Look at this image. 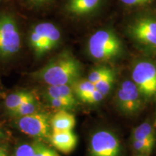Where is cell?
<instances>
[{"mask_svg": "<svg viewBox=\"0 0 156 156\" xmlns=\"http://www.w3.org/2000/svg\"><path fill=\"white\" fill-rule=\"evenodd\" d=\"M83 66L69 51H62L35 73L34 77L48 85H70L81 78Z\"/></svg>", "mask_w": 156, "mask_h": 156, "instance_id": "1", "label": "cell"}, {"mask_svg": "<svg viewBox=\"0 0 156 156\" xmlns=\"http://www.w3.org/2000/svg\"><path fill=\"white\" fill-rule=\"evenodd\" d=\"M87 49L93 60L103 64L116 61L124 53L122 41L114 30L108 28L98 30L91 35Z\"/></svg>", "mask_w": 156, "mask_h": 156, "instance_id": "2", "label": "cell"}, {"mask_svg": "<svg viewBox=\"0 0 156 156\" xmlns=\"http://www.w3.org/2000/svg\"><path fill=\"white\" fill-rule=\"evenodd\" d=\"M114 103L120 114L128 118L139 114L147 103L131 78H126L119 82Z\"/></svg>", "mask_w": 156, "mask_h": 156, "instance_id": "3", "label": "cell"}, {"mask_svg": "<svg viewBox=\"0 0 156 156\" xmlns=\"http://www.w3.org/2000/svg\"><path fill=\"white\" fill-rule=\"evenodd\" d=\"M130 78L147 103L156 100V62L151 58L140 57L132 64Z\"/></svg>", "mask_w": 156, "mask_h": 156, "instance_id": "4", "label": "cell"}, {"mask_svg": "<svg viewBox=\"0 0 156 156\" xmlns=\"http://www.w3.org/2000/svg\"><path fill=\"white\" fill-rule=\"evenodd\" d=\"M126 31L140 49L147 53H156V15L136 17L128 25Z\"/></svg>", "mask_w": 156, "mask_h": 156, "instance_id": "5", "label": "cell"}, {"mask_svg": "<svg viewBox=\"0 0 156 156\" xmlns=\"http://www.w3.org/2000/svg\"><path fill=\"white\" fill-rule=\"evenodd\" d=\"M89 156H123L124 146L118 134L110 129H98L91 134Z\"/></svg>", "mask_w": 156, "mask_h": 156, "instance_id": "6", "label": "cell"}, {"mask_svg": "<svg viewBox=\"0 0 156 156\" xmlns=\"http://www.w3.org/2000/svg\"><path fill=\"white\" fill-rule=\"evenodd\" d=\"M20 36L15 20L9 15L0 17V55L10 56L18 51Z\"/></svg>", "mask_w": 156, "mask_h": 156, "instance_id": "7", "label": "cell"}, {"mask_svg": "<svg viewBox=\"0 0 156 156\" xmlns=\"http://www.w3.org/2000/svg\"><path fill=\"white\" fill-rule=\"evenodd\" d=\"M17 126L21 132L33 137L49 139L51 134L49 116L44 113L36 112L20 117Z\"/></svg>", "mask_w": 156, "mask_h": 156, "instance_id": "8", "label": "cell"}, {"mask_svg": "<svg viewBox=\"0 0 156 156\" xmlns=\"http://www.w3.org/2000/svg\"><path fill=\"white\" fill-rule=\"evenodd\" d=\"M54 26L55 25L51 23H39L31 31L30 44L38 56H41L48 52V38Z\"/></svg>", "mask_w": 156, "mask_h": 156, "instance_id": "9", "label": "cell"}, {"mask_svg": "<svg viewBox=\"0 0 156 156\" xmlns=\"http://www.w3.org/2000/svg\"><path fill=\"white\" fill-rule=\"evenodd\" d=\"M51 143L58 151L64 154H69L77 147V136L73 131L51 132Z\"/></svg>", "mask_w": 156, "mask_h": 156, "instance_id": "10", "label": "cell"}, {"mask_svg": "<svg viewBox=\"0 0 156 156\" xmlns=\"http://www.w3.org/2000/svg\"><path fill=\"white\" fill-rule=\"evenodd\" d=\"M52 132L72 131L76 124L75 117L69 111L59 110L50 119Z\"/></svg>", "mask_w": 156, "mask_h": 156, "instance_id": "11", "label": "cell"}, {"mask_svg": "<svg viewBox=\"0 0 156 156\" xmlns=\"http://www.w3.org/2000/svg\"><path fill=\"white\" fill-rule=\"evenodd\" d=\"M102 0H68L67 9L71 14L83 16L97 10Z\"/></svg>", "mask_w": 156, "mask_h": 156, "instance_id": "12", "label": "cell"}, {"mask_svg": "<svg viewBox=\"0 0 156 156\" xmlns=\"http://www.w3.org/2000/svg\"><path fill=\"white\" fill-rule=\"evenodd\" d=\"M129 140H142L148 143L155 145V125L151 121H145L132 130Z\"/></svg>", "mask_w": 156, "mask_h": 156, "instance_id": "13", "label": "cell"}, {"mask_svg": "<svg viewBox=\"0 0 156 156\" xmlns=\"http://www.w3.org/2000/svg\"><path fill=\"white\" fill-rule=\"evenodd\" d=\"M47 98H58L65 99L70 102L78 104L77 98L75 95L72 85H48L46 91Z\"/></svg>", "mask_w": 156, "mask_h": 156, "instance_id": "14", "label": "cell"}, {"mask_svg": "<svg viewBox=\"0 0 156 156\" xmlns=\"http://www.w3.org/2000/svg\"><path fill=\"white\" fill-rule=\"evenodd\" d=\"M33 98H34V95L31 93L26 91H20V92L12 93L7 97L5 100L6 108L12 113Z\"/></svg>", "mask_w": 156, "mask_h": 156, "instance_id": "15", "label": "cell"}, {"mask_svg": "<svg viewBox=\"0 0 156 156\" xmlns=\"http://www.w3.org/2000/svg\"><path fill=\"white\" fill-rule=\"evenodd\" d=\"M117 81L116 71L114 69L112 72L104 76L101 80L95 84V89L100 92L105 98L108 96L115 88Z\"/></svg>", "mask_w": 156, "mask_h": 156, "instance_id": "16", "label": "cell"}, {"mask_svg": "<svg viewBox=\"0 0 156 156\" xmlns=\"http://www.w3.org/2000/svg\"><path fill=\"white\" fill-rule=\"evenodd\" d=\"M71 85L77 98L81 101L95 89L94 84L90 82L87 78H80Z\"/></svg>", "mask_w": 156, "mask_h": 156, "instance_id": "17", "label": "cell"}, {"mask_svg": "<svg viewBox=\"0 0 156 156\" xmlns=\"http://www.w3.org/2000/svg\"><path fill=\"white\" fill-rule=\"evenodd\" d=\"M130 147L134 155L151 156L155 145L145 142L142 140H129Z\"/></svg>", "mask_w": 156, "mask_h": 156, "instance_id": "18", "label": "cell"}, {"mask_svg": "<svg viewBox=\"0 0 156 156\" xmlns=\"http://www.w3.org/2000/svg\"><path fill=\"white\" fill-rule=\"evenodd\" d=\"M113 69H114V68L111 67L110 65H108V64H101V65L93 68L87 75V79L95 85L97 82L101 80L104 76H106L107 74L112 72Z\"/></svg>", "mask_w": 156, "mask_h": 156, "instance_id": "19", "label": "cell"}, {"mask_svg": "<svg viewBox=\"0 0 156 156\" xmlns=\"http://www.w3.org/2000/svg\"><path fill=\"white\" fill-rule=\"evenodd\" d=\"M37 109H38V104L34 97L21 105L19 108H17L11 114L17 117H22L34 114L37 112Z\"/></svg>", "mask_w": 156, "mask_h": 156, "instance_id": "20", "label": "cell"}, {"mask_svg": "<svg viewBox=\"0 0 156 156\" xmlns=\"http://www.w3.org/2000/svg\"><path fill=\"white\" fill-rule=\"evenodd\" d=\"M50 106L56 110H73L77 106L75 103L70 102L65 99L58 98H47Z\"/></svg>", "mask_w": 156, "mask_h": 156, "instance_id": "21", "label": "cell"}, {"mask_svg": "<svg viewBox=\"0 0 156 156\" xmlns=\"http://www.w3.org/2000/svg\"><path fill=\"white\" fill-rule=\"evenodd\" d=\"M33 146L34 148V156H60L55 151L46 147L41 142H36Z\"/></svg>", "mask_w": 156, "mask_h": 156, "instance_id": "22", "label": "cell"}, {"mask_svg": "<svg viewBox=\"0 0 156 156\" xmlns=\"http://www.w3.org/2000/svg\"><path fill=\"white\" fill-rule=\"evenodd\" d=\"M104 99L105 97L98 90L95 89L87 97H85L82 101V102L88 103V104H98L102 102Z\"/></svg>", "mask_w": 156, "mask_h": 156, "instance_id": "23", "label": "cell"}, {"mask_svg": "<svg viewBox=\"0 0 156 156\" xmlns=\"http://www.w3.org/2000/svg\"><path fill=\"white\" fill-rule=\"evenodd\" d=\"M14 156H34V146L29 144H22L15 149Z\"/></svg>", "mask_w": 156, "mask_h": 156, "instance_id": "24", "label": "cell"}, {"mask_svg": "<svg viewBox=\"0 0 156 156\" xmlns=\"http://www.w3.org/2000/svg\"><path fill=\"white\" fill-rule=\"evenodd\" d=\"M120 1L125 5L135 7V6L147 5V4L151 2L152 0H120Z\"/></svg>", "mask_w": 156, "mask_h": 156, "instance_id": "25", "label": "cell"}, {"mask_svg": "<svg viewBox=\"0 0 156 156\" xmlns=\"http://www.w3.org/2000/svg\"><path fill=\"white\" fill-rule=\"evenodd\" d=\"M0 156H9L8 146L7 145H0Z\"/></svg>", "mask_w": 156, "mask_h": 156, "instance_id": "26", "label": "cell"}, {"mask_svg": "<svg viewBox=\"0 0 156 156\" xmlns=\"http://www.w3.org/2000/svg\"><path fill=\"white\" fill-rule=\"evenodd\" d=\"M31 1L36 3H43V2H45L48 1V0H31Z\"/></svg>", "mask_w": 156, "mask_h": 156, "instance_id": "27", "label": "cell"}, {"mask_svg": "<svg viewBox=\"0 0 156 156\" xmlns=\"http://www.w3.org/2000/svg\"><path fill=\"white\" fill-rule=\"evenodd\" d=\"M4 135H5V134H4L3 132L2 131V130H1V129H0V142H1L2 140L3 139V137H4Z\"/></svg>", "mask_w": 156, "mask_h": 156, "instance_id": "28", "label": "cell"}, {"mask_svg": "<svg viewBox=\"0 0 156 156\" xmlns=\"http://www.w3.org/2000/svg\"><path fill=\"white\" fill-rule=\"evenodd\" d=\"M133 156H145V155H134Z\"/></svg>", "mask_w": 156, "mask_h": 156, "instance_id": "29", "label": "cell"}, {"mask_svg": "<svg viewBox=\"0 0 156 156\" xmlns=\"http://www.w3.org/2000/svg\"><path fill=\"white\" fill-rule=\"evenodd\" d=\"M155 101H156V100H155ZM155 124H156V122H155Z\"/></svg>", "mask_w": 156, "mask_h": 156, "instance_id": "30", "label": "cell"}]
</instances>
